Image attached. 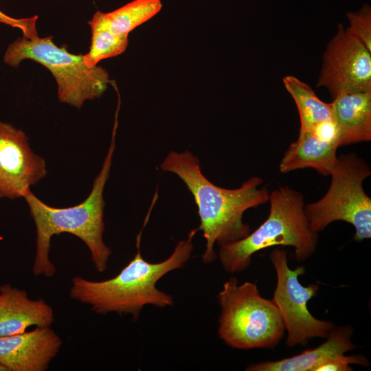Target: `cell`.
<instances>
[{"mask_svg": "<svg viewBox=\"0 0 371 371\" xmlns=\"http://www.w3.org/2000/svg\"><path fill=\"white\" fill-rule=\"evenodd\" d=\"M160 167L179 176L193 195L200 218L197 229L206 240L202 256L205 264L216 258L215 243L221 245L247 236L250 227L243 221L244 212L269 201L270 191L267 186L260 188L263 179L256 176L236 189L211 183L202 173L198 157L188 150L170 152Z\"/></svg>", "mask_w": 371, "mask_h": 371, "instance_id": "obj_1", "label": "cell"}, {"mask_svg": "<svg viewBox=\"0 0 371 371\" xmlns=\"http://www.w3.org/2000/svg\"><path fill=\"white\" fill-rule=\"evenodd\" d=\"M198 231L197 228L190 230L186 238L177 243L168 258L155 263L144 260L140 253L141 231L137 237V254L115 276L102 281L75 276L71 279L69 297L89 305L96 314L131 315L134 320L138 319L146 305L161 308L172 306V297L158 289L157 282L187 263L193 251V238Z\"/></svg>", "mask_w": 371, "mask_h": 371, "instance_id": "obj_2", "label": "cell"}, {"mask_svg": "<svg viewBox=\"0 0 371 371\" xmlns=\"http://www.w3.org/2000/svg\"><path fill=\"white\" fill-rule=\"evenodd\" d=\"M115 130L102 166L95 177L88 196L80 203L67 207L50 206L27 189L23 197L28 206L36 229V251L32 267L34 276L50 278L56 269L49 258L51 240L55 235L71 234L87 247L95 270L104 272L111 255L104 243V189L107 182L115 148Z\"/></svg>", "mask_w": 371, "mask_h": 371, "instance_id": "obj_3", "label": "cell"}, {"mask_svg": "<svg viewBox=\"0 0 371 371\" xmlns=\"http://www.w3.org/2000/svg\"><path fill=\"white\" fill-rule=\"evenodd\" d=\"M270 209L267 219L252 233L220 245L218 258L225 271L234 273L246 269L256 252L273 246H290L297 261L315 253L318 233L311 230L304 211L302 194L288 186L269 192Z\"/></svg>", "mask_w": 371, "mask_h": 371, "instance_id": "obj_4", "label": "cell"}, {"mask_svg": "<svg viewBox=\"0 0 371 371\" xmlns=\"http://www.w3.org/2000/svg\"><path fill=\"white\" fill-rule=\"evenodd\" d=\"M221 306L218 334L237 349L274 348L284 335L280 313L272 299L264 298L254 282L239 284L231 277L218 295Z\"/></svg>", "mask_w": 371, "mask_h": 371, "instance_id": "obj_5", "label": "cell"}, {"mask_svg": "<svg viewBox=\"0 0 371 371\" xmlns=\"http://www.w3.org/2000/svg\"><path fill=\"white\" fill-rule=\"evenodd\" d=\"M3 59L13 67L25 59L43 65L56 79L59 100L78 109L86 100L101 97L109 82L106 69L87 66L83 54H74L65 47L57 46L52 36L18 38L8 46Z\"/></svg>", "mask_w": 371, "mask_h": 371, "instance_id": "obj_6", "label": "cell"}, {"mask_svg": "<svg viewBox=\"0 0 371 371\" xmlns=\"http://www.w3.org/2000/svg\"><path fill=\"white\" fill-rule=\"evenodd\" d=\"M338 158L328 190L319 201L305 205V214L310 228L316 233L334 221L347 222L355 229L353 239L360 242L371 237V199L363 187L371 170L354 153Z\"/></svg>", "mask_w": 371, "mask_h": 371, "instance_id": "obj_7", "label": "cell"}, {"mask_svg": "<svg viewBox=\"0 0 371 371\" xmlns=\"http://www.w3.org/2000/svg\"><path fill=\"white\" fill-rule=\"evenodd\" d=\"M277 276L272 300L278 307L286 331L288 347L306 346L313 338H326L335 324L315 317L308 311V301L317 294L319 285L304 286L299 282L305 273L304 266L289 268L287 251L276 247L269 254Z\"/></svg>", "mask_w": 371, "mask_h": 371, "instance_id": "obj_8", "label": "cell"}, {"mask_svg": "<svg viewBox=\"0 0 371 371\" xmlns=\"http://www.w3.org/2000/svg\"><path fill=\"white\" fill-rule=\"evenodd\" d=\"M316 87L326 88L333 100L371 91V52L342 24L326 47Z\"/></svg>", "mask_w": 371, "mask_h": 371, "instance_id": "obj_9", "label": "cell"}, {"mask_svg": "<svg viewBox=\"0 0 371 371\" xmlns=\"http://www.w3.org/2000/svg\"><path fill=\"white\" fill-rule=\"evenodd\" d=\"M47 172L45 160L32 150L27 135L0 121V199L22 198Z\"/></svg>", "mask_w": 371, "mask_h": 371, "instance_id": "obj_10", "label": "cell"}, {"mask_svg": "<svg viewBox=\"0 0 371 371\" xmlns=\"http://www.w3.org/2000/svg\"><path fill=\"white\" fill-rule=\"evenodd\" d=\"M60 336L49 327L0 337V364L7 371H45L62 347Z\"/></svg>", "mask_w": 371, "mask_h": 371, "instance_id": "obj_11", "label": "cell"}, {"mask_svg": "<svg viewBox=\"0 0 371 371\" xmlns=\"http://www.w3.org/2000/svg\"><path fill=\"white\" fill-rule=\"evenodd\" d=\"M339 147L333 122L324 123L313 130L300 131L282 157L279 170L287 173L310 168L324 176L330 175L337 166Z\"/></svg>", "mask_w": 371, "mask_h": 371, "instance_id": "obj_12", "label": "cell"}, {"mask_svg": "<svg viewBox=\"0 0 371 371\" xmlns=\"http://www.w3.org/2000/svg\"><path fill=\"white\" fill-rule=\"evenodd\" d=\"M53 308L43 299L32 300L26 291L10 284L0 286V337L20 334L30 326L49 327Z\"/></svg>", "mask_w": 371, "mask_h": 371, "instance_id": "obj_13", "label": "cell"}, {"mask_svg": "<svg viewBox=\"0 0 371 371\" xmlns=\"http://www.w3.org/2000/svg\"><path fill=\"white\" fill-rule=\"evenodd\" d=\"M353 331L350 325L335 326L326 338V341L317 348L281 360L251 364L246 370L315 371L318 367L330 360L356 348L351 340Z\"/></svg>", "mask_w": 371, "mask_h": 371, "instance_id": "obj_14", "label": "cell"}, {"mask_svg": "<svg viewBox=\"0 0 371 371\" xmlns=\"http://www.w3.org/2000/svg\"><path fill=\"white\" fill-rule=\"evenodd\" d=\"M331 104L339 146L371 140V91L342 94Z\"/></svg>", "mask_w": 371, "mask_h": 371, "instance_id": "obj_15", "label": "cell"}, {"mask_svg": "<svg viewBox=\"0 0 371 371\" xmlns=\"http://www.w3.org/2000/svg\"><path fill=\"white\" fill-rule=\"evenodd\" d=\"M282 82L298 110L300 131L313 130L324 123L333 121L331 102L321 100L308 85L293 76L284 77Z\"/></svg>", "mask_w": 371, "mask_h": 371, "instance_id": "obj_16", "label": "cell"}, {"mask_svg": "<svg viewBox=\"0 0 371 371\" xmlns=\"http://www.w3.org/2000/svg\"><path fill=\"white\" fill-rule=\"evenodd\" d=\"M160 0H134L112 12L97 11L93 16L115 35H128L161 9Z\"/></svg>", "mask_w": 371, "mask_h": 371, "instance_id": "obj_17", "label": "cell"}, {"mask_svg": "<svg viewBox=\"0 0 371 371\" xmlns=\"http://www.w3.org/2000/svg\"><path fill=\"white\" fill-rule=\"evenodd\" d=\"M91 30L89 51L84 55L87 66H96L101 60L123 53L128 44V35H115L93 18L89 21Z\"/></svg>", "mask_w": 371, "mask_h": 371, "instance_id": "obj_18", "label": "cell"}, {"mask_svg": "<svg viewBox=\"0 0 371 371\" xmlns=\"http://www.w3.org/2000/svg\"><path fill=\"white\" fill-rule=\"evenodd\" d=\"M348 31L371 52V7L364 3L356 10L348 12Z\"/></svg>", "mask_w": 371, "mask_h": 371, "instance_id": "obj_19", "label": "cell"}, {"mask_svg": "<svg viewBox=\"0 0 371 371\" xmlns=\"http://www.w3.org/2000/svg\"><path fill=\"white\" fill-rule=\"evenodd\" d=\"M350 363L370 366L368 359L361 355L345 356L341 355L318 367L315 371H351Z\"/></svg>", "mask_w": 371, "mask_h": 371, "instance_id": "obj_20", "label": "cell"}, {"mask_svg": "<svg viewBox=\"0 0 371 371\" xmlns=\"http://www.w3.org/2000/svg\"><path fill=\"white\" fill-rule=\"evenodd\" d=\"M37 19L38 16L21 19L13 18L0 10V23L19 28L23 33V37L27 38L38 36L36 27Z\"/></svg>", "mask_w": 371, "mask_h": 371, "instance_id": "obj_21", "label": "cell"}, {"mask_svg": "<svg viewBox=\"0 0 371 371\" xmlns=\"http://www.w3.org/2000/svg\"><path fill=\"white\" fill-rule=\"evenodd\" d=\"M0 371H7L6 368L0 364Z\"/></svg>", "mask_w": 371, "mask_h": 371, "instance_id": "obj_22", "label": "cell"}]
</instances>
